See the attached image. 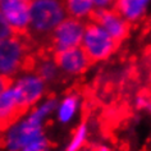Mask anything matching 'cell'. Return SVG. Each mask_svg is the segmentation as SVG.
<instances>
[{
  "label": "cell",
  "mask_w": 151,
  "mask_h": 151,
  "mask_svg": "<svg viewBox=\"0 0 151 151\" xmlns=\"http://www.w3.org/2000/svg\"><path fill=\"white\" fill-rule=\"evenodd\" d=\"M86 138H87V126H86V123H82L76 129L69 145L67 146V151H80L83 143L86 142Z\"/></svg>",
  "instance_id": "16"
},
{
  "label": "cell",
  "mask_w": 151,
  "mask_h": 151,
  "mask_svg": "<svg viewBox=\"0 0 151 151\" xmlns=\"http://www.w3.org/2000/svg\"><path fill=\"white\" fill-rule=\"evenodd\" d=\"M58 73H59V67H58V64H56L55 59L54 60L45 59V60H41L40 62L39 68H37V74H39L45 82L54 81L55 78L58 77Z\"/></svg>",
  "instance_id": "14"
},
{
  "label": "cell",
  "mask_w": 151,
  "mask_h": 151,
  "mask_svg": "<svg viewBox=\"0 0 151 151\" xmlns=\"http://www.w3.org/2000/svg\"><path fill=\"white\" fill-rule=\"evenodd\" d=\"M93 21L100 24L116 42H120L128 35V21L116 10L108 8L97 9L93 12Z\"/></svg>",
  "instance_id": "7"
},
{
  "label": "cell",
  "mask_w": 151,
  "mask_h": 151,
  "mask_svg": "<svg viewBox=\"0 0 151 151\" xmlns=\"http://www.w3.org/2000/svg\"><path fill=\"white\" fill-rule=\"evenodd\" d=\"M86 27L77 18H65L52 32V45L55 52L68 50L82 45Z\"/></svg>",
  "instance_id": "5"
},
{
  "label": "cell",
  "mask_w": 151,
  "mask_h": 151,
  "mask_svg": "<svg viewBox=\"0 0 151 151\" xmlns=\"http://www.w3.org/2000/svg\"><path fill=\"white\" fill-rule=\"evenodd\" d=\"M0 8L13 28V31L23 32L29 27V1L27 0H4Z\"/></svg>",
  "instance_id": "9"
},
{
  "label": "cell",
  "mask_w": 151,
  "mask_h": 151,
  "mask_svg": "<svg viewBox=\"0 0 151 151\" xmlns=\"http://www.w3.org/2000/svg\"><path fill=\"white\" fill-rule=\"evenodd\" d=\"M113 1H114V0H93L95 6L97 9H106Z\"/></svg>",
  "instance_id": "19"
},
{
  "label": "cell",
  "mask_w": 151,
  "mask_h": 151,
  "mask_svg": "<svg viewBox=\"0 0 151 151\" xmlns=\"http://www.w3.org/2000/svg\"><path fill=\"white\" fill-rule=\"evenodd\" d=\"M150 0H115L116 12L127 21H136L143 14Z\"/></svg>",
  "instance_id": "11"
},
{
  "label": "cell",
  "mask_w": 151,
  "mask_h": 151,
  "mask_svg": "<svg viewBox=\"0 0 151 151\" xmlns=\"http://www.w3.org/2000/svg\"><path fill=\"white\" fill-rule=\"evenodd\" d=\"M27 1H31V0H27Z\"/></svg>",
  "instance_id": "22"
},
{
  "label": "cell",
  "mask_w": 151,
  "mask_h": 151,
  "mask_svg": "<svg viewBox=\"0 0 151 151\" xmlns=\"http://www.w3.org/2000/svg\"><path fill=\"white\" fill-rule=\"evenodd\" d=\"M49 149V141L45 136H40L36 139H33L31 143H28L22 151H47Z\"/></svg>",
  "instance_id": "17"
},
{
  "label": "cell",
  "mask_w": 151,
  "mask_h": 151,
  "mask_svg": "<svg viewBox=\"0 0 151 151\" xmlns=\"http://www.w3.org/2000/svg\"><path fill=\"white\" fill-rule=\"evenodd\" d=\"M55 62L59 69L67 74H81L87 69L91 59L86 54L83 47L77 46L68 50L55 52Z\"/></svg>",
  "instance_id": "8"
},
{
  "label": "cell",
  "mask_w": 151,
  "mask_h": 151,
  "mask_svg": "<svg viewBox=\"0 0 151 151\" xmlns=\"http://www.w3.org/2000/svg\"><path fill=\"white\" fill-rule=\"evenodd\" d=\"M58 105L59 104H58V101H56V99H47L46 101H44L42 104H40L39 106H36L29 114H31L33 118L44 122L47 115H50L52 111L58 109Z\"/></svg>",
  "instance_id": "15"
},
{
  "label": "cell",
  "mask_w": 151,
  "mask_h": 151,
  "mask_svg": "<svg viewBox=\"0 0 151 151\" xmlns=\"http://www.w3.org/2000/svg\"><path fill=\"white\" fill-rule=\"evenodd\" d=\"M78 105H80V100L77 95H68L64 97L56 109L59 122L64 124L70 122L78 110Z\"/></svg>",
  "instance_id": "12"
},
{
  "label": "cell",
  "mask_w": 151,
  "mask_h": 151,
  "mask_svg": "<svg viewBox=\"0 0 151 151\" xmlns=\"http://www.w3.org/2000/svg\"><path fill=\"white\" fill-rule=\"evenodd\" d=\"M3 1H4V0H0V3H3Z\"/></svg>",
  "instance_id": "21"
},
{
  "label": "cell",
  "mask_w": 151,
  "mask_h": 151,
  "mask_svg": "<svg viewBox=\"0 0 151 151\" xmlns=\"http://www.w3.org/2000/svg\"><path fill=\"white\" fill-rule=\"evenodd\" d=\"M12 33H13V28L10 27V24L8 23V21H6L1 8H0V40L10 37Z\"/></svg>",
  "instance_id": "18"
},
{
  "label": "cell",
  "mask_w": 151,
  "mask_h": 151,
  "mask_svg": "<svg viewBox=\"0 0 151 151\" xmlns=\"http://www.w3.org/2000/svg\"><path fill=\"white\" fill-rule=\"evenodd\" d=\"M41 120L28 114L24 119H18L6 128L4 145L8 151H22L33 139L44 134Z\"/></svg>",
  "instance_id": "2"
},
{
  "label": "cell",
  "mask_w": 151,
  "mask_h": 151,
  "mask_svg": "<svg viewBox=\"0 0 151 151\" xmlns=\"http://www.w3.org/2000/svg\"><path fill=\"white\" fill-rule=\"evenodd\" d=\"M13 86L24 113L35 105L45 92V81L37 73L23 74L14 82Z\"/></svg>",
  "instance_id": "6"
},
{
  "label": "cell",
  "mask_w": 151,
  "mask_h": 151,
  "mask_svg": "<svg viewBox=\"0 0 151 151\" xmlns=\"http://www.w3.org/2000/svg\"><path fill=\"white\" fill-rule=\"evenodd\" d=\"M93 151H111L110 149H109L108 146H104V145H100V146H96L95 149H93Z\"/></svg>",
  "instance_id": "20"
},
{
  "label": "cell",
  "mask_w": 151,
  "mask_h": 151,
  "mask_svg": "<svg viewBox=\"0 0 151 151\" xmlns=\"http://www.w3.org/2000/svg\"><path fill=\"white\" fill-rule=\"evenodd\" d=\"M65 6L59 0H31L29 28L39 35L52 33L65 19Z\"/></svg>",
  "instance_id": "1"
},
{
  "label": "cell",
  "mask_w": 151,
  "mask_h": 151,
  "mask_svg": "<svg viewBox=\"0 0 151 151\" xmlns=\"http://www.w3.org/2000/svg\"><path fill=\"white\" fill-rule=\"evenodd\" d=\"M26 47L18 37L10 36L0 40V74L12 77L23 67Z\"/></svg>",
  "instance_id": "4"
},
{
  "label": "cell",
  "mask_w": 151,
  "mask_h": 151,
  "mask_svg": "<svg viewBox=\"0 0 151 151\" xmlns=\"http://www.w3.org/2000/svg\"><path fill=\"white\" fill-rule=\"evenodd\" d=\"M116 44L118 42L96 22L86 26L82 47L93 62L106 59L115 50Z\"/></svg>",
  "instance_id": "3"
},
{
  "label": "cell",
  "mask_w": 151,
  "mask_h": 151,
  "mask_svg": "<svg viewBox=\"0 0 151 151\" xmlns=\"http://www.w3.org/2000/svg\"><path fill=\"white\" fill-rule=\"evenodd\" d=\"M93 0H65V10L73 18L82 19L93 14Z\"/></svg>",
  "instance_id": "13"
},
{
  "label": "cell",
  "mask_w": 151,
  "mask_h": 151,
  "mask_svg": "<svg viewBox=\"0 0 151 151\" xmlns=\"http://www.w3.org/2000/svg\"><path fill=\"white\" fill-rule=\"evenodd\" d=\"M24 114L13 85L0 93V129H5Z\"/></svg>",
  "instance_id": "10"
}]
</instances>
